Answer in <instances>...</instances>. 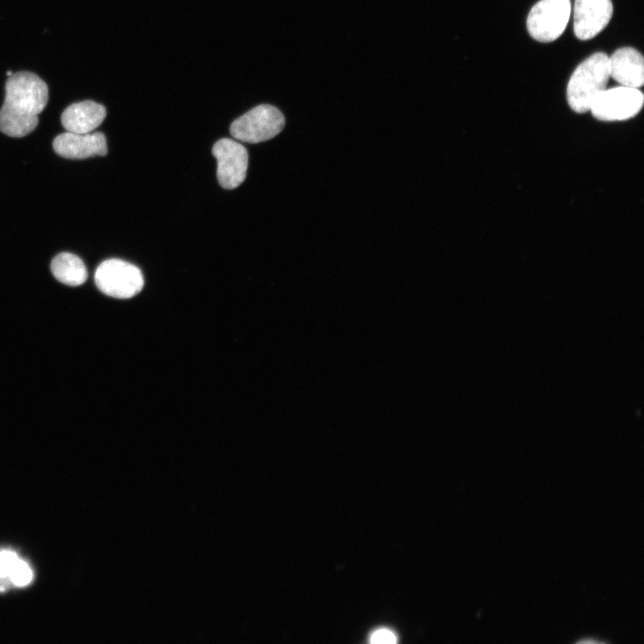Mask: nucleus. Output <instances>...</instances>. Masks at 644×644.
Listing matches in <instances>:
<instances>
[{
	"label": "nucleus",
	"instance_id": "1",
	"mask_svg": "<svg viewBox=\"0 0 644 644\" xmlns=\"http://www.w3.org/2000/svg\"><path fill=\"white\" fill-rule=\"evenodd\" d=\"M48 101L47 83L31 72H18L8 77L5 98L0 109V131L11 137H24L38 125V114Z\"/></svg>",
	"mask_w": 644,
	"mask_h": 644
},
{
	"label": "nucleus",
	"instance_id": "2",
	"mask_svg": "<svg viewBox=\"0 0 644 644\" xmlns=\"http://www.w3.org/2000/svg\"><path fill=\"white\" fill-rule=\"evenodd\" d=\"M609 78L607 55L597 52L585 59L577 66L567 85L570 108L577 114L589 112L597 97L606 89Z\"/></svg>",
	"mask_w": 644,
	"mask_h": 644
},
{
	"label": "nucleus",
	"instance_id": "3",
	"mask_svg": "<svg viewBox=\"0 0 644 644\" xmlns=\"http://www.w3.org/2000/svg\"><path fill=\"white\" fill-rule=\"evenodd\" d=\"M284 123V116L279 109L262 104L235 119L230 126V133L237 140L258 143L279 134Z\"/></svg>",
	"mask_w": 644,
	"mask_h": 644
},
{
	"label": "nucleus",
	"instance_id": "4",
	"mask_svg": "<svg viewBox=\"0 0 644 644\" xmlns=\"http://www.w3.org/2000/svg\"><path fill=\"white\" fill-rule=\"evenodd\" d=\"M95 283L103 293L110 297L128 299L141 291L144 279L136 266L122 259L110 258L97 267Z\"/></svg>",
	"mask_w": 644,
	"mask_h": 644
},
{
	"label": "nucleus",
	"instance_id": "5",
	"mask_svg": "<svg viewBox=\"0 0 644 644\" xmlns=\"http://www.w3.org/2000/svg\"><path fill=\"white\" fill-rule=\"evenodd\" d=\"M570 14V0H540L528 15V31L539 42L554 41L564 31Z\"/></svg>",
	"mask_w": 644,
	"mask_h": 644
},
{
	"label": "nucleus",
	"instance_id": "6",
	"mask_svg": "<svg viewBox=\"0 0 644 644\" xmlns=\"http://www.w3.org/2000/svg\"><path fill=\"white\" fill-rule=\"evenodd\" d=\"M643 102V94L639 89L619 86L606 89L597 97L589 112L598 121L622 122L635 117Z\"/></svg>",
	"mask_w": 644,
	"mask_h": 644
},
{
	"label": "nucleus",
	"instance_id": "7",
	"mask_svg": "<svg viewBox=\"0 0 644 644\" xmlns=\"http://www.w3.org/2000/svg\"><path fill=\"white\" fill-rule=\"evenodd\" d=\"M212 153L217 162L216 176L221 187L232 190L244 182L249 156L243 145L224 138L214 144Z\"/></svg>",
	"mask_w": 644,
	"mask_h": 644
},
{
	"label": "nucleus",
	"instance_id": "8",
	"mask_svg": "<svg viewBox=\"0 0 644 644\" xmlns=\"http://www.w3.org/2000/svg\"><path fill=\"white\" fill-rule=\"evenodd\" d=\"M613 14L611 0H575L573 30L580 40L597 36L608 24Z\"/></svg>",
	"mask_w": 644,
	"mask_h": 644
},
{
	"label": "nucleus",
	"instance_id": "9",
	"mask_svg": "<svg viewBox=\"0 0 644 644\" xmlns=\"http://www.w3.org/2000/svg\"><path fill=\"white\" fill-rule=\"evenodd\" d=\"M55 153L69 159H84L107 153L106 140L102 132L74 133L66 131L53 141Z\"/></svg>",
	"mask_w": 644,
	"mask_h": 644
},
{
	"label": "nucleus",
	"instance_id": "10",
	"mask_svg": "<svg viewBox=\"0 0 644 644\" xmlns=\"http://www.w3.org/2000/svg\"><path fill=\"white\" fill-rule=\"evenodd\" d=\"M609 58V72L621 86L639 89L644 82V61L632 47L617 49Z\"/></svg>",
	"mask_w": 644,
	"mask_h": 644
},
{
	"label": "nucleus",
	"instance_id": "11",
	"mask_svg": "<svg viewBox=\"0 0 644 644\" xmlns=\"http://www.w3.org/2000/svg\"><path fill=\"white\" fill-rule=\"evenodd\" d=\"M106 115V107L93 100L70 105L61 115L64 128L70 132L89 133L97 128Z\"/></svg>",
	"mask_w": 644,
	"mask_h": 644
},
{
	"label": "nucleus",
	"instance_id": "12",
	"mask_svg": "<svg viewBox=\"0 0 644 644\" xmlns=\"http://www.w3.org/2000/svg\"><path fill=\"white\" fill-rule=\"evenodd\" d=\"M50 268L55 279L69 286H79L88 277L84 262L70 252L57 254L52 259Z\"/></svg>",
	"mask_w": 644,
	"mask_h": 644
},
{
	"label": "nucleus",
	"instance_id": "13",
	"mask_svg": "<svg viewBox=\"0 0 644 644\" xmlns=\"http://www.w3.org/2000/svg\"><path fill=\"white\" fill-rule=\"evenodd\" d=\"M33 579V572L30 565L20 557L15 562L10 575L9 582L17 587L28 585Z\"/></svg>",
	"mask_w": 644,
	"mask_h": 644
},
{
	"label": "nucleus",
	"instance_id": "14",
	"mask_svg": "<svg viewBox=\"0 0 644 644\" xmlns=\"http://www.w3.org/2000/svg\"><path fill=\"white\" fill-rule=\"evenodd\" d=\"M18 555L9 549H0V580L9 581L10 572L18 560Z\"/></svg>",
	"mask_w": 644,
	"mask_h": 644
},
{
	"label": "nucleus",
	"instance_id": "15",
	"mask_svg": "<svg viewBox=\"0 0 644 644\" xmlns=\"http://www.w3.org/2000/svg\"><path fill=\"white\" fill-rule=\"evenodd\" d=\"M369 642L374 644H393L397 642V635L388 628H379L370 633Z\"/></svg>",
	"mask_w": 644,
	"mask_h": 644
},
{
	"label": "nucleus",
	"instance_id": "16",
	"mask_svg": "<svg viewBox=\"0 0 644 644\" xmlns=\"http://www.w3.org/2000/svg\"><path fill=\"white\" fill-rule=\"evenodd\" d=\"M6 74H7V76L9 77V76H11V75L13 74V72H12L11 71H8V72H6Z\"/></svg>",
	"mask_w": 644,
	"mask_h": 644
}]
</instances>
